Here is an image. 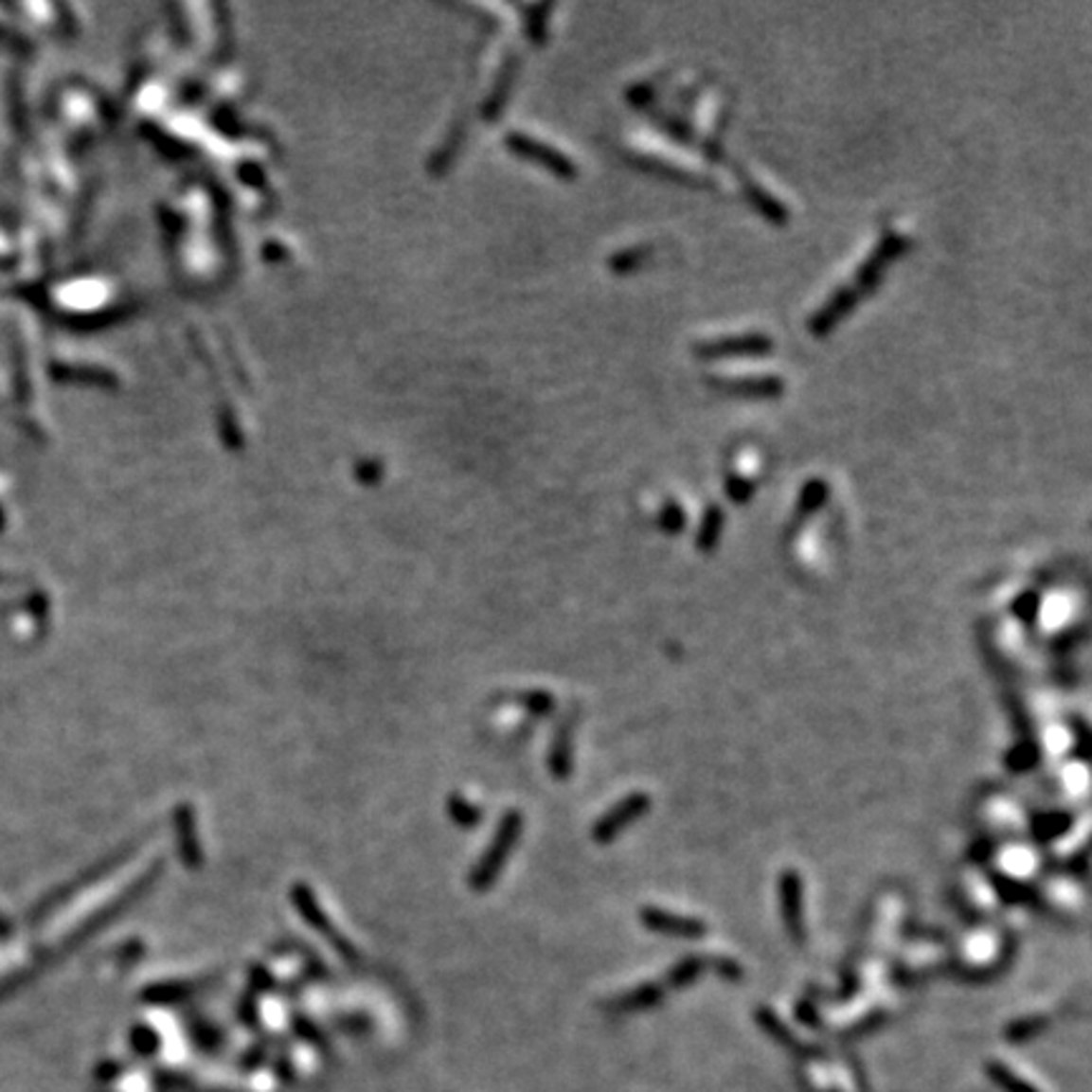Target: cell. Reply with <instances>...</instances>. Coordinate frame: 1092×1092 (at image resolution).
<instances>
[{"label":"cell","instance_id":"7a4b0ae2","mask_svg":"<svg viewBox=\"0 0 1092 1092\" xmlns=\"http://www.w3.org/2000/svg\"><path fill=\"white\" fill-rule=\"evenodd\" d=\"M650 810V797L642 792L627 795L622 802H618L600 822L595 825V840L597 842H612L622 830L637 822V819Z\"/></svg>","mask_w":1092,"mask_h":1092},{"label":"cell","instance_id":"ba28073f","mask_svg":"<svg viewBox=\"0 0 1092 1092\" xmlns=\"http://www.w3.org/2000/svg\"><path fill=\"white\" fill-rule=\"evenodd\" d=\"M663 528H668V531H680V527H683V511L680 509H675V506H671L668 511L663 513Z\"/></svg>","mask_w":1092,"mask_h":1092},{"label":"cell","instance_id":"6da1fadb","mask_svg":"<svg viewBox=\"0 0 1092 1092\" xmlns=\"http://www.w3.org/2000/svg\"><path fill=\"white\" fill-rule=\"evenodd\" d=\"M640 923L653 933L660 936H671V939H688L698 940L708 933V925L703 923L701 918L690 916H678V913H668L660 908H640Z\"/></svg>","mask_w":1092,"mask_h":1092},{"label":"cell","instance_id":"277c9868","mask_svg":"<svg viewBox=\"0 0 1092 1092\" xmlns=\"http://www.w3.org/2000/svg\"><path fill=\"white\" fill-rule=\"evenodd\" d=\"M772 347V342H766L764 336H742V339H725V342L710 344V347H701L703 354H728V351H743V354H754V351H766Z\"/></svg>","mask_w":1092,"mask_h":1092},{"label":"cell","instance_id":"52a82bcc","mask_svg":"<svg viewBox=\"0 0 1092 1092\" xmlns=\"http://www.w3.org/2000/svg\"><path fill=\"white\" fill-rule=\"evenodd\" d=\"M713 969L721 974L724 978H742V966L736 961H731V958H713Z\"/></svg>","mask_w":1092,"mask_h":1092},{"label":"cell","instance_id":"8992f818","mask_svg":"<svg viewBox=\"0 0 1092 1092\" xmlns=\"http://www.w3.org/2000/svg\"><path fill=\"white\" fill-rule=\"evenodd\" d=\"M703 969H706V961H703V958H698V956H688V958H683L678 966H672L671 974H668V981H671L672 986H683L688 984V981H693Z\"/></svg>","mask_w":1092,"mask_h":1092},{"label":"cell","instance_id":"3957f363","mask_svg":"<svg viewBox=\"0 0 1092 1092\" xmlns=\"http://www.w3.org/2000/svg\"><path fill=\"white\" fill-rule=\"evenodd\" d=\"M779 905L781 918L792 939L804 940V918H802V878L795 870H784L779 880Z\"/></svg>","mask_w":1092,"mask_h":1092},{"label":"cell","instance_id":"5b68a950","mask_svg":"<svg viewBox=\"0 0 1092 1092\" xmlns=\"http://www.w3.org/2000/svg\"><path fill=\"white\" fill-rule=\"evenodd\" d=\"M721 527H724V516L718 509H708V513L703 516L701 531H698V546L701 551H710L716 546L718 536H721Z\"/></svg>","mask_w":1092,"mask_h":1092}]
</instances>
